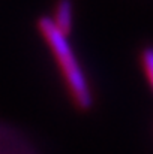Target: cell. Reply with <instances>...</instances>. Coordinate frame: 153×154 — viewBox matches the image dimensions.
I'll use <instances>...</instances> for the list:
<instances>
[{
  "mask_svg": "<svg viewBox=\"0 0 153 154\" xmlns=\"http://www.w3.org/2000/svg\"><path fill=\"white\" fill-rule=\"evenodd\" d=\"M57 30L68 38L72 30V2L71 0H59L54 11V18H51Z\"/></svg>",
  "mask_w": 153,
  "mask_h": 154,
  "instance_id": "2",
  "label": "cell"
},
{
  "mask_svg": "<svg viewBox=\"0 0 153 154\" xmlns=\"http://www.w3.org/2000/svg\"><path fill=\"white\" fill-rule=\"evenodd\" d=\"M138 64H140V69H141V73L150 88V91L153 93V47L152 45H147L144 47L140 55H138Z\"/></svg>",
  "mask_w": 153,
  "mask_h": 154,
  "instance_id": "3",
  "label": "cell"
},
{
  "mask_svg": "<svg viewBox=\"0 0 153 154\" xmlns=\"http://www.w3.org/2000/svg\"><path fill=\"white\" fill-rule=\"evenodd\" d=\"M38 30L56 60V67L72 105L81 112L90 111L95 102L92 87L68 38L57 30L50 17H41L38 20Z\"/></svg>",
  "mask_w": 153,
  "mask_h": 154,
  "instance_id": "1",
  "label": "cell"
}]
</instances>
